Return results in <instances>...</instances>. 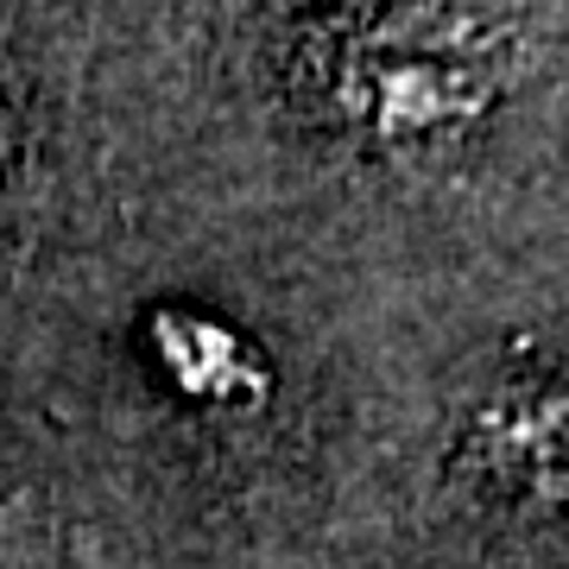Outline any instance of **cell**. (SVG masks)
<instances>
[{"instance_id": "obj_1", "label": "cell", "mask_w": 569, "mask_h": 569, "mask_svg": "<svg viewBox=\"0 0 569 569\" xmlns=\"http://www.w3.org/2000/svg\"><path fill=\"white\" fill-rule=\"evenodd\" d=\"M462 462L519 507L569 519V380L519 373L488 387L462 418Z\"/></svg>"}, {"instance_id": "obj_3", "label": "cell", "mask_w": 569, "mask_h": 569, "mask_svg": "<svg viewBox=\"0 0 569 569\" xmlns=\"http://www.w3.org/2000/svg\"><path fill=\"white\" fill-rule=\"evenodd\" d=\"M493 77L462 51L443 44H399L373 51L355 77V108L380 140H443L481 121Z\"/></svg>"}, {"instance_id": "obj_2", "label": "cell", "mask_w": 569, "mask_h": 569, "mask_svg": "<svg viewBox=\"0 0 569 569\" xmlns=\"http://www.w3.org/2000/svg\"><path fill=\"white\" fill-rule=\"evenodd\" d=\"M146 367L178 406L203 418H253L272 406L279 367L247 329L197 305H152L140 323Z\"/></svg>"}]
</instances>
